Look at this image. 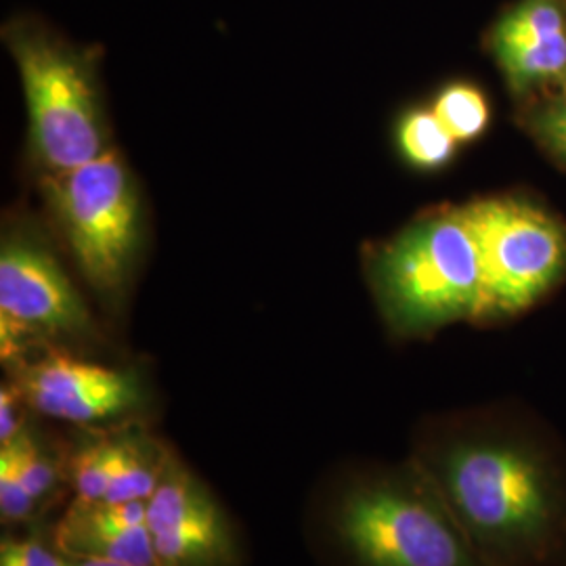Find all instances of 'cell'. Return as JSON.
<instances>
[{
    "label": "cell",
    "instance_id": "6da1fadb",
    "mask_svg": "<svg viewBox=\"0 0 566 566\" xmlns=\"http://www.w3.org/2000/svg\"><path fill=\"white\" fill-rule=\"evenodd\" d=\"M489 566L566 565V443L514 405L422 426L411 453Z\"/></svg>",
    "mask_w": 566,
    "mask_h": 566
},
{
    "label": "cell",
    "instance_id": "7a4b0ae2",
    "mask_svg": "<svg viewBox=\"0 0 566 566\" xmlns=\"http://www.w3.org/2000/svg\"><path fill=\"white\" fill-rule=\"evenodd\" d=\"M325 526L340 566H489L411 455L344 476Z\"/></svg>",
    "mask_w": 566,
    "mask_h": 566
},
{
    "label": "cell",
    "instance_id": "3957f363",
    "mask_svg": "<svg viewBox=\"0 0 566 566\" xmlns=\"http://www.w3.org/2000/svg\"><path fill=\"white\" fill-rule=\"evenodd\" d=\"M371 283L392 334L426 336L474 322L483 292L481 256L464 208L407 227L376 254Z\"/></svg>",
    "mask_w": 566,
    "mask_h": 566
},
{
    "label": "cell",
    "instance_id": "277c9868",
    "mask_svg": "<svg viewBox=\"0 0 566 566\" xmlns=\"http://www.w3.org/2000/svg\"><path fill=\"white\" fill-rule=\"evenodd\" d=\"M4 41L20 70L30 145L42 168L65 172L107 151L88 60L30 21H13Z\"/></svg>",
    "mask_w": 566,
    "mask_h": 566
},
{
    "label": "cell",
    "instance_id": "5b68a950",
    "mask_svg": "<svg viewBox=\"0 0 566 566\" xmlns=\"http://www.w3.org/2000/svg\"><path fill=\"white\" fill-rule=\"evenodd\" d=\"M42 187L84 280L107 301L120 296L142 238L139 198L124 163L107 149L46 175Z\"/></svg>",
    "mask_w": 566,
    "mask_h": 566
},
{
    "label": "cell",
    "instance_id": "8992f818",
    "mask_svg": "<svg viewBox=\"0 0 566 566\" xmlns=\"http://www.w3.org/2000/svg\"><path fill=\"white\" fill-rule=\"evenodd\" d=\"M481 256L483 292L474 324L523 315L566 273V229L523 198H486L464 206Z\"/></svg>",
    "mask_w": 566,
    "mask_h": 566
},
{
    "label": "cell",
    "instance_id": "52a82bcc",
    "mask_svg": "<svg viewBox=\"0 0 566 566\" xmlns=\"http://www.w3.org/2000/svg\"><path fill=\"white\" fill-rule=\"evenodd\" d=\"M95 324L53 254L28 235H9L0 248V353L23 361L25 346L51 338H91Z\"/></svg>",
    "mask_w": 566,
    "mask_h": 566
},
{
    "label": "cell",
    "instance_id": "ba28073f",
    "mask_svg": "<svg viewBox=\"0 0 566 566\" xmlns=\"http://www.w3.org/2000/svg\"><path fill=\"white\" fill-rule=\"evenodd\" d=\"M15 376L13 385L32 411L67 424L112 422L145 403L137 374L82 361L61 350H49L30 364L21 361Z\"/></svg>",
    "mask_w": 566,
    "mask_h": 566
},
{
    "label": "cell",
    "instance_id": "9c48e42d",
    "mask_svg": "<svg viewBox=\"0 0 566 566\" xmlns=\"http://www.w3.org/2000/svg\"><path fill=\"white\" fill-rule=\"evenodd\" d=\"M489 44L507 86L525 95L566 74V0H518L495 21Z\"/></svg>",
    "mask_w": 566,
    "mask_h": 566
},
{
    "label": "cell",
    "instance_id": "30bf717a",
    "mask_svg": "<svg viewBox=\"0 0 566 566\" xmlns=\"http://www.w3.org/2000/svg\"><path fill=\"white\" fill-rule=\"evenodd\" d=\"M70 558H99L126 566H158L147 528V502L74 500L53 533Z\"/></svg>",
    "mask_w": 566,
    "mask_h": 566
},
{
    "label": "cell",
    "instance_id": "8fae6325",
    "mask_svg": "<svg viewBox=\"0 0 566 566\" xmlns=\"http://www.w3.org/2000/svg\"><path fill=\"white\" fill-rule=\"evenodd\" d=\"M170 449L145 430L112 434V476L105 502H147L160 483Z\"/></svg>",
    "mask_w": 566,
    "mask_h": 566
},
{
    "label": "cell",
    "instance_id": "7c38bea8",
    "mask_svg": "<svg viewBox=\"0 0 566 566\" xmlns=\"http://www.w3.org/2000/svg\"><path fill=\"white\" fill-rule=\"evenodd\" d=\"M158 566H238L240 547L227 516L151 535Z\"/></svg>",
    "mask_w": 566,
    "mask_h": 566
},
{
    "label": "cell",
    "instance_id": "4fadbf2b",
    "mask_svg": "<svg viewBox=\"0 0 566 566\" xmlns=\"http://www.w3.org/2000/svg\"><path fill=\"white\" fill-rule=\"evenodd\" d=\"M397 145L407 163L420 170H439L453 160L458 139L432 109H409L397 124Z\"/></svg>",
    "mask_w": 566,
    "mask_h": 566
},
{
    "label": "cell",
    "instance_id": "5bb4252c",
    "mask_svg": "<svg viewBox=\"0 0 566 566\" xmlns=\"http://www.w3.org/2000/svg\"><path fill=\"white\" fill-rule=\"evenodd\" d=\"M63 479L76 500L102 502L112 476V434H88L61 453Z\"/></svg>",
    "mask_w": 566,
    "mask_h": 566
},
{
    "label": "cell",
    "instance_id": "9a60e30c",
    "mask_svg": "<svg viewBox=\"0 0 566 566\" xmlns=\"http://www.w3.org/2000/svg\"><path fill=\"white\" fill-rule=\"evenodd\" d=\"M458 143L479 139L491 120L485 93L468 82H453L439 91L430 107Z\"/></svg>",
    "mask_w": 566,
    "mask_h": 566
},
{
    "label": "cell",
    "instance_id": "2e32d148",
    "mask_svg": "<svg viewBox=\"0 0 566 566\" xmlns=\"http://www.w3.org/2000/svg\"><path fill=\"white\" fill-rule=\"evenodd\" d=\"M0 449H7L11 453L13 462L20 470L23 485L39 504L51 497V493L57 489L61 481L65 483L61 455L51 453L46 447L42 446L39 437L30 430V426H25L13 441H9L7 446H0Z\"/></svg>",
    "mask_w": 566,
    "mask_h": 566
},
{
    "label": "cell",
    "instance_id": "e0dca14e",
    "mask_svg": "<svg viewBox=\"0 0 566 566\" xmlns=\"http://www.w3.org/2000/svg\"><path fill=\"white\" fill-rule=\"evenodd\" d=\"M0 566H67V556L61 552L55 537L42 531L30 535H4L0 542Z\"/></svg>",
    "mask_w": 566,
    "mask_h": 566
},
{
    "label": "cell",
    "instance_id": "ac0fdd59",
    "mask_svg": "<svg viewBox=\"0 0 566 566\" xmlns=\"http://www.w3.org/2000/svg\"><path fill=\"white\" fill-rule=\"evenodd\" d=\"M39 502L25 489L20 470L7 449H0V518L4 525L25 523Z\"/></svg>",
    "mask_w": 566,
    "mask_h": 566
},
{
    "label": "cell",
    "instance_id": "d6986e66",
    "mask_svg": "<svg viewBox=\"0 0 566 566\" xmlns=\"http://www.w3.org/2000/svg\"><path fill=\"white\" fill-rule=\"evenodd\" d=\"M528 128L554 158L566 164V93L535 109L528 120Z\"/></svg>",
    "mask_w": 566,
    "mask_h": 566
},
{
    "label": "cell",
    "instance_id": "ffe728a7",
    "mask_svg": "<svg viewBox=\"0 0 566 566\" xmlns=\"http://www.w3.org/2000/svg\"><path fill=\"white\" fill-rule=\"evenodd\" d=\"M28 409L20 388L4 385L0 390V446L13 441L21 430L28 426Z\"/></svg>",
    "mask_w": 566,
    "mask_h": 566
},
{
    "label": "cell",
    "instance_id": "44dd1931",
    "mask_svg": "<svg viewBox=\"0 0 566 566\" xmlns=\"http://www.w3.org/2000/svg\"><path fill=\"white\" fill-rule=\"evenodd\" d=\"M67 566H126L109 560H99V558H70L67 556Z\"/></svg>",
    "mask_w": 566,
    "mask_h": 566
},
{
    "label": "cell",
    "instance_id": "7402d4cb",
    "mask_svg": "<svg viewBox=\"0 0 566 566\" xmlns=\"http://www.w3.org/2000/svg\"><path fill=\"white\" fill-rule=\"evenodd\" d=\"M560 84H563V88H565V93H566V74H565V76H563V81H560Z\"/></svg>",
    "mask_w": 566,
    "mask_h": 566
}]
</instances>
